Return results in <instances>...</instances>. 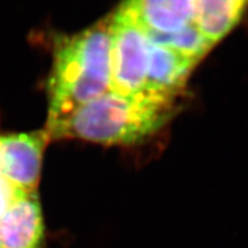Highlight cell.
<instances>
[{"mask_svg":"<svg viewBox=\"0 0 248 248\" xmlns=\"http://www.w3.org/2000/svg\"><path fill=\"white\" fill-rule=\"evenodd\" d=\"M198 62L193 61L169 46L149 41L148 68L146 89L180 92L183 85Z\"/></svg>","mask_w":248,"mask_h":248,"instance_id":"6","label":"cell"},{"mask_svg":"<svg viewBox=\"0 0 248 248\" xmlns=\"http://www.w3.org/2000/svg\"><path fill=\"white\" fill-rule=\"evenodd\" d=\"M108 21V17L57 43L48 83L46 125L110 90Z\"/></svg>","mask_w":248,"mask_h":248,"instance_id":"2","label":"cell"},{"mask_svg":"<svg viewBox=\"0 0 248 248\" xmlns=\"http://www.w3.org/2000/svg\"><path fill=\"white\" fill-rule=\"evenodd\" d=\"M44 220L36 192H26L0 217L2 248H42Z\"/></svg>","mask_w":248,"mask_h":248,"instance_id":"5","label":"cell"},{"mask_svg":"<svg viewBox=\"0 0 248 248\" xmlns=\"http://www.w3.org/2000/svg\"><path fill=\"white\" fill-rule=\"evenodd\" d=\"M0 248H2V246H1V243H0Z\"/></svg>","mask_w":248,"mask_h":248,"instance_id":"11","label":"cell"},{"mask_svg":"<svg viewBox=\"0 0 248 248\" xmlns=\"http://www.w3.org/2000/svg\"><path fill=\"white\" fill-rule=\"evenodd\" d=\"M247 4L241 0H199L195 1L193 24L214 45L240 21Z\"/></svg>","mask_w":248,"mask_h":248,"instance_id":"8","label":"cell"},{"mask_svg":"<svg viewBox=\"0 0 248 248\" xmlns=\"http://www.w3.org/2000/svg\"><path fill=\"white\" fill-rule=\"evenodd\" d=\"M146 34L151 43L169 46L196 62L213 46V44L201 33L193 23L172 34L156 33L148 30H146Z\"/></svg>","mask_w":248,"mask_h":248,"instance_id":"9","label":"cell"},{"mask_svg":"<svg viewBox=\"0 0 248 248\" xmlns=\"http://www.w3.org/2000/svg\"><path fill=\"white\" fill-rule=\"evenodd\" d=\"M181 92V91H180ZM179 92L145 89L131 96L108 90L45 130L49 139H79L105 145L142 141L170 119Z\"/></svg>","mask_w":248,"mask_h":248,"instance_id":"1","label":"cell"},{"mask_svg":"<svg viewBox=\"0 0 248 248\" xmlns=\"http://www.w3.org/2000/svg\"><path fill=\"white\" fill-rule=\"evenodd\" d=\"M110 91L131 96L146 89L149 40L131 1L108 17Z\"/></svg>","mask_w":248,"mask_h":248,"instance_id":"3","label":"cell"},{"mask_svg":"<svg viewBox=\"0 0 248 248\" xmlns=\"http://www.w3.org/2000/svg\"><path fill=\"white\" fill-rule=\"evenodd\" d=\"M49 137L46 131L0 135V175L26 192H36L43 153Z\"/></svg>","mask_w":248,"mask_h":248,"instance_id":"4","label":"cell"},{"mask_svg":"<svg viewBox=\"0 0 248 248\" xmlns=\"http://www.w3.org/2000/svg\"><path fill=\"white\" fill-rule=\"evenodd\" d=\"M143 27L152 32L172 34L193 23L195 1L140 0L131 1Z\"/></svg>","mask_w":248,"mask_h":248,"instance_id":"7","label":"cell"},{"mask_svg":"<svg viewBox=\"0 0 248 248\" xmlns=\"http://www.w3.org/2000/svg\"><path fill=\"white\" fill-rule=\"evenodd\" d=\"M26 191L10 182L0 175V217L9 209L16 201L25 195Z\"/></svg>","mask_w":248,"mask_h":248,"instance_id":"10","label":"cell"}]
</instances>
